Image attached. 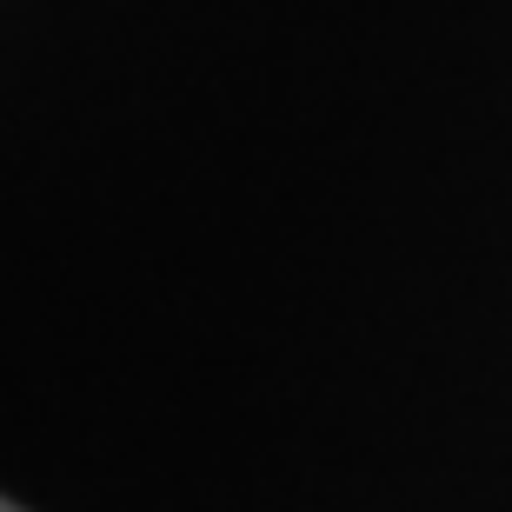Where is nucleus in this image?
<instances>
[{"label":"nucleus","mask_w":512,"mask_h":512,"mask_svg":"<svg viewBox=\"0 0 512 512\" xmlns=\"http://www.w3.org/2000/svg\"><path fill=\"white\" fill-rule=\"evenodd\" d=\"M0 512H20V506H7V499H0Z\"/></svg>","instance_id":"1"}]
</instances>
